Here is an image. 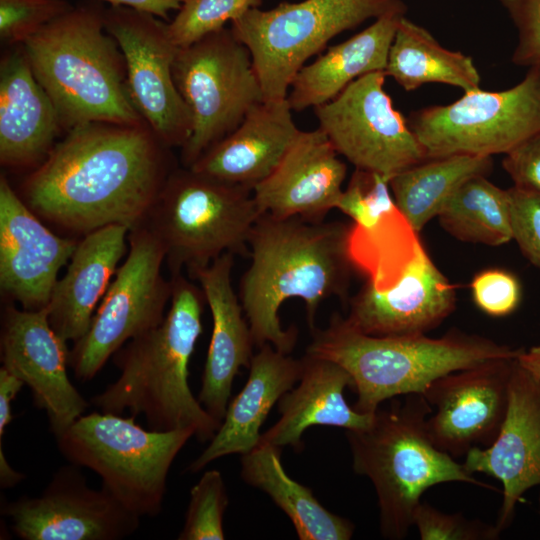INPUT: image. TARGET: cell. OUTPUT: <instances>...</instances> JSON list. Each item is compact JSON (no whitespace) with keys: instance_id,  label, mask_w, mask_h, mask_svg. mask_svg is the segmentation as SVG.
<instances>
[{"instance_id":"obj_9","label":"cell","mask_w":540,"mask_h":540,"mask_svg":"<svg viewBox=\"0 0 540 540\" xmlns=\"http://www.w3.org/2000/svg\"><path fill=\"white\" fill-rule=\"evenodd\" d=\"M406 11L401 0L281 2L248 10L230 28L251 53L264 100H283L306 61L335 36L368 19Z\"/></svg>"},{"instance_id":"obj_45","label":"cell","mask_w":540,"mask_h":540,"mask_svg":"<svg viewBox=\"0 0 540 540\" xmlns=\"http://www.w3.org/2000/svg\"><path fill=\"white\" fill-rule=\"evenodd\" d=\"M519 363L540 381V344L524 350L518 356Z\"/></svg>"},{"instance_id":"obj_1","label":"cell","mask_w":540,"mask_h":540,"mask_svg":"<svg viewBox=\"0 0 540 540\" xmlns=\"http://www.w3.org/2000/svg\"><path fill=\"white\" fill-rule=\"evenodd\" d=\"M176 167L147 123L89 122L64 134L18 194L40 219L70 234L111 224L131 230L144 223Z\"/></svg>"},{"instance_id":"obj_30","label":"cell","mask_w":540,"mask_h":540,"mask_svg":"<svg viewBox=\"0 0 540 540\" xmlns=\"http://www.w3.org/2000/svg\"><path fill=\"white\" fill-rule=\"evenodd\" d=\"M424 251L418 232L396 202L369 210L351 224L352 262L377 291L396 286Z\"/></svg>"},{"instance_id":"obj_24","label":"cell","mask_w":540,"mask_h":540,"mask_svg":"<svg viewBox=\"0 0 540 540\" xmlns=\"http://www.w3.org/2000/svg\"><path fill=\"white\" fill-rule=\"evenodd\" d=\"M126 225L111 224L82 236L47 304L49 322L65 342L88 331L118 263L129 249Z\"/></svg>"},{"instance_id":"obj_7","label":"cell","mask_w":540,"mask_h":540,"mask_svg":"<svg viewBox=\"0 0 540 540\" xmlns=\"http://www.w3.org/2000/svg\"><path fill=\"white\" fill-rule=\"evenodd\" d=\"M260 215L252 189L182 166L171 172L143 224L161 240L175 276L224 253L248 256Z\"/></svg>"},{"instance_id":"obj_32","label":"cell","mask_w":540,"mask_h":540,"mask_svg":"<svg viewBox=\"0 0 540 540\" xmlns=\"http://www.w3.org/2000/svg\"><path fill=\"white\" fill-rule=\"evenodd\" d=\"M490 156L457 154L428 158L393 176L390 189L396 205L419 232L437 217L449 198L467 180L487 176Z\"/></svg>"},{"instance_id":"obj_28","label":"cell","mask_w":540,"mask_h":540,"mask_svg":"<svg viewBox=\"0 0 540 540\" xmlns=\"http://www.w3.org/2000/svg\"><path fill=\"white\" fill-rule=\"evenodd\" d=\"M405 13L379 18L346 41L304 65L293 79L287 101L293 111L315 108L334 99L361 76L385 71L390 46Z\"/></svg>"},{"instance_id":"obj_37","label":"cell","mask_w":540,"mask_h":540,"mask_svg":"<svg viewBox=\"0 0 540 540\" xmlns=\"http://www.w3.org/2000/svg\"><path fill=\"white\" fill-rule=\"evenodd\" d=\"M413 526L421 540H495L501 534L496 525L462 513H446L422 501L414 512Z\"/></svg>"},{"instance_id":"obj_42","label":"cell","mask_w":540,"mask_h":540,"mask_svg":"<svg viewBox=\"0 0 540 540\" xmlns=\"http://www.w3.org/2000/svg\"><path fill=\"white\" fill-rule=\"evenodd\" d=\"M24 383L4 367L0 368V441L13 419L12 402Z\"/></svg>"},{"instance_id":"obj_2","label":"cell","mask_w":540,"mask_h":540,"mask_svg":"<svg viewBox=\"0 0 540 540\" xmlns=\"http://www.w3.org/2000/svg\"><path fill=\"white\" fill-rule=\"evenodd\" d=\"M350 230L351 224L341 221L259 216L249 236L251 261L238 296L255 346L271 344L286 354L293 351L297 328L284 329L279 317L286 300H303L311 331L325 300H347L356 269L349 252Z\"/></svg>"},{"instance_id":"obj_33","label":"cell","mask_w":540,"mask_h":540,"mask_svg":"<svg viewBox=\"0 0 540 540\" xmlns=\"http://www.w3.org/2000/svg\"><path fill=\"white\" fill-rule=\"evenodd\" d=\"M437 217L446 232L464 242L500 246L513 240L508 191L486 176L463 183Z\"/></svg>"},{"instance_id":"obj_11","label":"cell","mask_w":540,"mask_h":540,"mask_svg":"<svg viewBox=\"0 0 540 540\" xmlns=\"http://www.w3.org/2000/svg\"><path fill=\"white\" fill-rule=\"evenodd\" d=\"M129 249L99 303L87 333L73 343L68 365L89 381L129 340L158 326L166 316L172 282L161 272L166 250L145 225L128 233Z\"/></svg>"},{"instance_id":"obj_25","label":"cell","mask_w":540,"mask_h":540,"mask_svg":"<svg viewBox=\"0 0 540 540\" xmlns=\"http://www.w3.org/2000/svg\"><path fill=\"white\" fill-rule=\"evenodd\" d=\"M292 111L287 98L262 101L189 168L253 190L276 169L300 132Z\"/></svg>"},{"instance_id":"obj_5","label":"cell","mask_w":540,"mask_h":540,"mask_svg":"<svg viewBox=\"0 0 540 540\" xmlns=\"http://www.w3.org/2000/svg\"><path fill=\"white\" fill-rule=\"evenodd\" d=\"M306 354L341 365L352 378L353 408L373 414L385 401L422 394L437 378L488 360L518 357L513 348L492 339L451 330L439 338L422 335L371 336L333 314L324 329L315 328Z\"/></svg>"},{"instance_id":"obj_12","label":"cell","mask_w":540,"mask_h":540,"mask_svg":"<svg viewBox=\"0 0 540 540\" xmlns=\"http://www.w3.org/2000/svg\"><path fill=\"white\" fill-rule=\"evenodd\" d=\"M428 158L506 154L540 131V66L502 91H467L447 105L413 112L407 119Z\"/></svg>"},{"instance_id":"obj_38","label":"cell","mask_w":540,"mask_h":540,"mask_svg":"<svg viewBox=\"0 0 540 540\" xmlns=\"http://www.w3.org/2000/svg\"><path fill=\"white\" fill-rule=\"evenodd\" d=\"M470 287L475 305L492 317L511 314L521 300V285L517 277L503 269H486L477 273Z\"/></svg>"},{"instance_id":"obj_27","label":"cell","mask_w":540,"mask_h":540,"mask_svg":"<svg viewBox=\"0 0 540 540\" xmlns=\"http://www.w3.org/2000/svg\"><path fill=\"white\" fill-rule=\"evenodd\" d=\"M298 385L278 401L279 420L261 434L259 443L280 448L303 449L302 435L312 426H334L347 430L367 428L373 414L358 412L344 397L352 378L338 363L306 354Z\"/></svg>"},{"instance_id":"obj_39","label":"cell","mask_w":540,"mask_h":540,"mask_svg":"<svg viewBox=\"0 0 540 540\" xmlns=\"http://www.w3.org/2000/svg\"><path fill=\"white\" fill-rule=\"evenodd\" d=\"M507 191L513 240L522 254L540 270V193L517 186Z\"/></svg>"},{"instance_id":"obj_40","label":"cell","mask_w":540,"mask_h":540,"mask_svg":"<svg viewBox=\"0 0 540 540\" xmlns=\"http://www.w3.org/2000/svg\"><path fill=\"white\" fill-rule=\"evenodd\" d=\"M516 27L518 42L512 62L540 66V0H499Z\"/></svg>"},{"instance_id":"obj_17","label":"cell","mask_w":540,"mask_h":540,"mask_svg":"<svg viewBox=\"0 0 540 540\" xmlns=\"http://www.w3.org/2000/svg\"><path fill=\"white\" fill-rule=\"evenodd\" d=\"M2 367L32 392L34 404L46 412L57 439L89 406L67 374L69 349L49 322L47 306L37 310L8 305L0 336Z\"/></svg>"},{"instance_id":"obj_8","label":"cell","mask_w":540,"mask_h":540,"mask_svg":"<svg viewBox=\"0 0 540 540\" xmlns=\"http://www.w3.org/2000/svg\"><path fill=\"white\" fill-rule=\"evenodd\" d=\"M192 429H144L130 415L92 412L79 417L60 437V453L71 464L98 474L129 511L155 517L162 510L167 476Z\"/></svg>"},{"instance_id":"obj_20","label":"cell","mask_w":540,"mask_h":540,"mask_svg":"<svg viewBox=\"0 0 540 540\" xmlns=\"http://www.w3.org/2000/svg\"><path fill=\"white\" fill-rule=\"evenodd\" d=\"M338 156L319 127L300 130L276 169L253 188L260 214L325 220L344 190L347 167Z\"/></svg>"},{"instance_id":"obj_3","label":"cell","mask_w":540,"mask_h":540,"mask_svg":"<svg viewBox=\"0 0 540 540\" xmlns=\"http://www.w3.org/2000/svg\"><path fill=\"white\" fill-rule=\"evenodd\" d=\"M172 296L164 320L129 340L112 356L118 379L91 403L102 413L145 416L149 429H192L200 442L210 441L220 427L189 386V363L202 333L206 303L200 286L171 276Z\"/></svg>"},{"instance_id":"obj_41","label":"cell","mask_w":540,"mask_h":540,"mask_svg":"<svg viewBox=\"0 0 540 540\" xmlns=\"http://www.w3.org/2000/svg\"><path fill=\"white\" fill-rule=\"evenodd\" d=\"M502 167L514 186L540 193V131L506 153Z\"/></svg>"},{"instance_id":"obj_15","label":"cell","mask_w":540,"mask_h":540,"mask_svg":"<svg viewBox=\"0 0 540 540\" xmlns=\"http://www.w3.org/2000/svg\"><path fill=\"white\" fill-rule=\"evenodd\" d=\"M81 467H60L43 492L5 502L1 512L23 540H120L140 526L107 488L88 486Z\"/></svg>"},{"instance_id":"obj_14","label":"cell","mask_w":540,"mask_h":540,"mask_svg":"<svg viewBox=\"0 0 540 540\" xmlns=\"http://www.w3.org/2000/svg\"><path fill=\"white\" fill-rule=\"evenodd\" d=\"M104 17L107 32L123 52L136 110L163 144L181 149L190 138L192 117L173 79L178 47L167 22L122 6H109Z\"/></svg>"},{"instance_id":"obj_44","label":"cell","mask_w":540,"mask_h":540,"mask_svg":"<svg viewBox=\"0 0 540 540\" xmlns=\"http://www.w3.org/2000/svg\"><path fill=\"white\" fill-rule=\"evenodd\" d=\"M25 475L16 471L9 464L5 457L3 446L0 444V487L2 489L13 488L21 481H23Z\"/></svg>"},{"instance_id":"obj_26","label":"cell","mask_w":540,"mask_h":540,"mask_svg":"<svg viewBox=\"0 0 540 540\" xmlns=\"http://www.w3.org/2000/svg\"><path fill=\"white\" fill-rule=\"evenodd\" d=\"M302 359L264 344L253 355L246 384L228 404L220 427L204 451L187 467L197 473L221 457L244 455L260 441V428L273 406L300 379Z\"/></svg>"},{"instance_id":"obj_35","label":"cell","mask_w":540,"mask_h":540,"mask_svg":"<svg viewBox=\"0 0 540 540\" xmlns=\"http://www.w3.org/2000/svg\"><path fill=\"white\" fill-rule=\"evenodd\" d=\"M229 504L222 474L216 470L204 472L191 488L184 526L179 540H223V518Z\"/></svg>"},{"instance_id":"obj_6","label":"cell","mask_w":540,"mask_h":540,"mask_svg":"<svg viewBox=\"0 0 540 540\" xmlns=\"http://www.w3.org/2000/svg\"><path fill=\"white\" fill-rule=\"evenodd\" d=\"M431 412L422 394H409L380 406L367 428L346 431L353 470L375 489L383 538L408 535L421 496L435 485L461 482L493 488L433 443L427 427Z\"/></svg>"},{"instance_id":"obj_4","label":"cell","mask_w":540,"mask_h":540,"mask_svg":"<svg viewBox=\"0 0 540 540\" xmlns=\"http://www.w3.org/2000/svg\"><path fill=\"white\" fill-rule=\"evenodd\" d=\"M105 9L96 1L73 6L23 43L64 133L89 122L146 123L130 98L126 61L105 28Z\"/></svg>"},{"instance_id":"obj_19","label":"cell","mask_w":540,"mask_h":540,"mask_svg":"<svg viewBox=\"0 0 540 540\" xmlns=\"http://www.w3.org/2000/svg\"><path fill=\"white\" fill-rule=\"evenodd\" d=\"M79 239L51 231L0 176V286L23 309L49 303L59 271Z\"/></svg>"},{"instance_id":"obj_23","label":"cell","mask_w":540,"mask_h":540,"mask_svg":"<svg viewBox=\"0 0 540 540\" xmlns=\"http://www.w3.org/2000/svg\"><path fill=\"white\" fill-rule=\"evenodd\" d=\"M63 129L57 110L37 81L23 44L0 61V163L35 169L58 142Z\"/></svg>"},{"instance_id":"obj_13","label":"cell","mask_w":540,"mask_h":540,"mask_svg":"<svg viewBox=\"0 0 540 540\" xmlns=\"http://www.w3.org/2000/svg\"><path fill=\"white\" fill-rule=\"evenodd\" d=\"M386 76L385 71L365 74L314 112L319 128L355 169L391 179L428 156L386 93Z\"/></svg>"},{"instance_id":"obj_43","label":"cell","mask_w":540,"mask_h":540,"mask_svg":"<svg viewBox=\"0 0 540 540\" xmlns=\"http://www.w3.org/2000/svg\"><path fill=\"white\" fill-rule=\"evenodd\" d=\"M106 2L110 6H122L150 13L168 21L172 11H178L185 0H91Z\"/></svg>"},{"instance_id":"obj_31","label":"cell","mask_w":540,"mask_h":540,"mask_svg":"<svg viewBox=\"0 0 540 540\" xmlns=\"http://www.w3.org/2000/svg\"><path fill=\"white\" fill-rule=\"evenodd\" d=\"M404 90L427 83H443L464 92L480 88V74L473 59L442 47L424 27L401 18L389 49L385 68Z\"/></svg>"},{"instance_id":"obj_10","label":"cell","mask_w":540,"mask_h":540,"mask_svg":"<svg viewBox=\"0 0 540 540\" xmlns=\"http://www.w3.org/2000/svg\"><path fill=\"white\" fill-rule=\"evenodd\" d=\"M172 73L192 117V132L181 148L183 167L233 132L264 101L249 49L231 28L178 48Z\"/></svg>"},{"instance_id":"obj_16","label":"cell","mask_w":540,"mask_h":540,"mask_svg":"<svg viewBox=\"0 0 540 540\" xmlns=\"http://www.w3.org/2000/svg\"><path fill=\"white\" fill-rule=\"evenodd\" d=\"M517 358L492 359L448 373L422 393L432 408L428 432L440 450L457 458L493 442L507 412Z\"/></svg>"},{"instance_id":"obj_29","label":"cell","mask_w":540,"mask_h":540,"mask_svg":"<svg viewBox=\"0 0 540 540\" xmlns=\"http://www.w3.org/2000/svg\"><path fill=\"white\" fill-rule=\"evenodd\" d=\"M282 448L259 443L241 455V476L248 485L266 493L290 519L300 540H349L355 526L327 510L312 490L294 479L281 463Z\"/></svg>"},{"instance_id":"obj_22","label":"cell","mask_w":540,"mask_h":540,"mask_svg":"<svg viewBox=\"0 0 540 540\" xmlns=\"http://www.w3.org/2000/svg\"><path fill=\"white\" fill-rule=\"evenodd\" d=\"M234 256L224 253L188 274L199 283L213 321L198 400L219 421L225 416L233 380L241 367H250L255 346L232 285Z\"/></svg>"},{"instance_id":"obj_21","label":"cell","mask_w":540,"mask_h":540,"mask_svg":"<svg viewBox=\"0 0 540 540\" xmlns=\"http://www.w3.org/2000/svg\"><path fill=\"white\" fill-rule=\"evenodd\" d=\"M456 307V289L425 250L394 287L377 291L368 281L349 299L346 322L361 333L386 337L422 335Z\"/></svg>"},{"instance_id":"obj_36","label":"cell","mask_w":540,"mask_h":540,"mask_svg":"<svg viewBox=\"0 0 540 540\" xmlns=\"http://www.w3.org/2000/svg\"><path fill=\"white\" fill-rule=\"evenodd\" d=\"M72 7L68 0H0V40L23 44Z\"/></svg>"},{"instance_id":"obj_18","label":"cell","mask_w":540,"mask_h":540,"mask_svg":"<svg viewBox=\"0 0 540 540\" xmlns=\"http://www.w3.org/2000/svg\"><path fill=\"white\" fill-rule=\"evenodd\" d=\"M502 483L503 498L496 527L502 533L513 521L526 491L540 486V381L516 359L509 402L501 428L486 447H473L463 462Z\"/></svg>"},{"instance_id":"obj_34","label":"cell","mask_w":540,"mask_h":540,"mask_svg":"<svg viewBox=\"0 0 540 540\" xmlns=\"http://www.w3.org/2000/svg\"><path fill=\"white\" fill-rule=\"evenodd\" d=\"M261 4L262 0H185L167 22L168 33L178 48L187 47Z\"/></svg>"}]
</instances>
